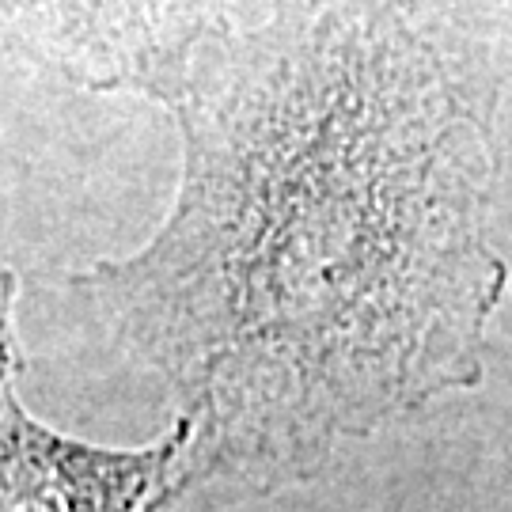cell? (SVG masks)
I'll return each instance as SVG.
<instances>
[{
	"instance_id": "7a4b0ae2",
	"label": "cell",
	"mask_w": 512,
	"mask_h": 512,
	"mask_svg": "<svg viewBox=\"0 0 512 512\" xmlns=\"http://www.w3.org/2000/svg\"><path fill=\"white\" fill-rule=\"evenodd\" d=\"M232 0H4L8 42L88 92L164 99Z\"/></svg>"
},
{
	"instance_id": "6da1fadb",
	"label": "cell",
	"mask_w": 512,
	"mask_h": 512,
	"mask_svg": "<svg viewBox=\"0 0 512 512\" xmlns=\"http://www.w3.org/2000/svg\"><path fill=\"white\" fill-rule=\"evenodd\" d=\"M463 0H232L160 99L183 183L73 277L171 391L198 486L308 482L482 384L501 76Z\"/></svg>"
},
{
	"instance_id": "3957f363",
	"label": "cell",
	"mask_w": 512,
	"mask_h": 512,
	"mask_svg": "<svg viewBox=\"0 0 512 512\" xmlns=\"http://www.w3.org/2000/svg\"><path fill=\"white\" fill-rule=\"evenodd\" d=\"M0 387V512H175L190 475L186 421L145 448H95L38 425L16 395L12 334L4 330Z\"/></svg>"
}]
</instances>
